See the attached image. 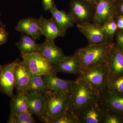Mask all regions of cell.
Listing matches in <instances>:
<instances>
[{
    "instance_id": "cell-1",
    "label": "cell",
    "mask_w": 123,
    "mask_h": 123,
    "mask_svg": "<svg viewBox=\"0 0 123 123\" xmlns=\"http://www.w3.org/2000/svg\"><path fill=\"white\" fill-rule=\"evenodd\" d=\"M100 93L78 77L73 83L68 111L78 118L82 109L89 104L98 101Z\"/></svg>"
},
{
    "instance_id": "cell-2",
    "label": "cell",
    "mask_w": 123,
    "mask_h": 123,
    "mask_svg": "<svg viewBox=\"0 0 123 123\" xmlns=\"http://www.w3.org/2000/svg\"><path fill=\"white\" fill-rule=\"evenodd\" d=\"M114 43L89 45L77 49L75 53L81 62L82 70L107 64V56Z\"/></svg>"
},
{
    "instance_id": "cell-3",
    "label": "cell",
    "mask_w": 123,
    "mask_h": 123,
    "mask_svg": "<svg viewBox=\"0 0 123 123\" xmlns=\"http://www.w3.org/2000/svg\"><path fill=\"white\" fill-rule=\"evenodd\" d=\"M43 95L46 106L42 120L45 123H50L56 117L68 111L70 94L48 90Z\"/></svg>"
},
{
    "instance_id": "cell-4",
    "label": "cell",
    "mask_w": 123,
    "mask_h": 123,
    "mask_svg": "<svg viewBox=\"0 0 123 123\" xmlns=\"http://www.w3.org/2000/svg\"><path fill=\"white\" fill-rule=\"evenodd\" d=\"M79 77L100 93L107 88L110 81L107 64L100 65L82 70Z\"/></svg>"
},
{
    "instance_id": "cell-5",
    "label": "cell",
    "mask_w": 123,
    "mask_h": 123,
    "mask_svg": "<svg viewBox=\"0 0 123 123\" xmlns=\"http://www.w3.org/2000/svg\"><path fill=\"white\" fill-rule=\"evenodd\" d=\"M23 61L33 75L56 76L53 66L39 52L21 54Z\"/></svg>"
},
{
    "instance_id": "cell-6",
    "label": "cell",
    "mask_w": 123,
    "mask_h": 123,
    "mask_svg": "<svg viewBox=\"0 0 123 123\" xmlns=\"http://www.w3.org/2000/svg\"><path fill=\"white\" fill-rule=\"evenodd\" d=\"M94 12V6L85 0L70 1L69 13L77 25L92 22Z\"/></svg>"
},
{
    "instance_id": "cell-7",
    "label": "cell",
    "mask_w": 123,
    "mask_h": 123,
    "mask_svg": "<svg viewBox=\"0 0 123 123\" xmlns=\"http://www.w3.org/2000/svg\"><path fill=\"white\" fill-rule=\"evenodd\" d=\"M77 25L78 29L86 38L88 44L113 43V39L108 36L101 25L90 22Z\"/></svg>"
},
{
    "instance_id": "cell-8",
    "label": "cell",
    "mask_w": 123,
    "mask_h": 123,
    "mask_svg": "<svg viewBox=\"0 0 123 123\" xmlns=\"http://www.w3.org/2000/svg\"><path fill=\"white\" fill-rule=\"evenodd\" d=\"M19 62L17 59L5 65H0V91L10 98L13 96L15 87L14 70Z\"/></svg>"
},
{
    "instance_id": "cell-9",
    "label": "cell",
    "mask_w": 123,
    "mask_h": 123,
    "mask_svg": "<svg viewBox=\"0 0 123 123\" xmlns=\"http://www.w3.org/2000/svg\"><path fill=\"white\" fill-rule=\"evenodd\" d=\"M117 14L115 0H99L95 6L92 22L102 25Z\"/></svg>"
},
{
    "instance_id": "cell-10",
    "label": "cell",
    "mask_w": 123,
    "mask_h": 123,
    "mask_svg": "<svg viewBox=\"0 0 123 123\" xmlns=\"http://www.w3.org/2000/svg\"><path fill=\"white\" fill-rule=\"evenodd\" d=\"M99 103L104 107L111 109L123 117V94L111 90L108 87L100 93Z\"/></svg>"
},
{
    "instance_id": "cell-11",
    "label": "cell",
    "mask_w": 123,
    "mask_h": 123,
    "mask_svg": "<svg viewBox=\"0 0 123 123\" xmlns=\"http://www.w3.org/2000/svg\"><path fill=\"white\" fill-rule=\"evenodd\" d=\"M107 64L110 81L123 76V54L115 43L108 55Z\"/></svg>"
},
{
    "instance_id": "cell-12",
    "label": "cell",
    "mask_w": 123,
    "mask_h": 123,
    "mask_svg": "<svg viewBox=\"0 0 123 123\" xmlns=\"http://www.w3.org/2000/svg\"><path fill=\"white\" fill-rule=\"evenodd\" d=\"M53 67L56 73L79 75L81 73V62L77 55L74 53L72 55L65 56Z\"/></svg>"
},
{
    "instance_id": "cell-13",
    "label": "cell",
    "mask_w": 123,
    "mask_h": 123,
    "mask_svg": "<svg viewBox=\"0 0 123 123\" xmlns=\"http://www.w3.org/2000/svg\"><path fill=\"white\" fill-rule=\"evenodd\" d=\"M33 74L24 62H19L14 70L15 88L18 93L25 94Z\"/></svg>"
},
{
    "instance_id": "cell-14",
    "label": "cell",
    "mask_w": 123,
    "mask_h": 123,
    "mask_svg": "<svg viewBox=\"0 0 123 123\" xmlns=\"http://www.w3.org/2000/svg\"><path fill=\"white\" fill-rule=\"evenodd\" d=\"M103 109L99 101L89 104L81 110L78 117L80 123H101Z\"/></svg>"
},
{
    "instance_id": "cell-15",
    "label": "cell",
    "mask_w": 123,
    "mask_h": 123,
    "mask_svg": "<svg viewBox=\"0 0 123 123\" xmlns=\"http://www.w3.org/2000/svg\"><path fill=\"white\" fill-rule=\"evenodd\" d=\"M15 30L25 33L34 39H39L42 35L39 19L29 17L21 20L18 23Z\"/></svg>"
},
{
    "instance_id": "cell-16",
    "label": "cell",
    "mask_w": 123,
    "mask_h": 123,
    "mask_svg": "<svg viewBox=\"0 0 123 123\" xmlns=\"http://www.w3.org/2000/svg\"><path fill=\"white\" fill-rule=\"evenodd\" d=\"M38 45L39 53L52 66L65 56L61 49L56 46L53 41L46 39L45 42Z\"/></svg>"
},
{
    "instance_id": "cell-17",
    "label": "cell",
    "mask_w": 123,
    "mask_h": 123,
    "mask_svg": "<svg viewBox=\"0 0 123 123\" xmlns=\"http://www.w3.org/2000/svg\"><path fill=\"white\" fill-rule=\"evenodd\" d=\"M42 77L48 90L71 94L74 81L61 79L54 75H44Z\"/></svg>"
},
{
    "instance_id": "cell-18",
    "label": "cell",
    "mask_w": 123,
    "mask_h": 123,
    "mask_svg": "<svg viewBox=\"0 0 123 123\" xmlns=\"http://www.w3.org/2000/svg\"><path fill=\"white\" fill-rule=\"evenodd\" d=\"M39 20L42 35L46 37V39L54 42L56 38L66 35V32L60 28L52 18L47 19L41 16Z\"/></svg>"
},
{
    "instance_id": "cell-19",
    "label": "cell",
    "mask_w": 123,
    "mask_h": 123,
    "mask_svg": "<svg viewBox=\"0 0 123 123\" xmlns=\"http://www.w3.org/2000/svg\"><path fill=\"white\" fill-rule=\"evenodd\" d=\"M25 95L28 101L29 112L42 120L46 106L44 95L36 92H26Z\"/></svg>"
},
{
    "instance_id": "cell-20",
    "label": "cell",
    "mask_w": 123,
    "mask_h": 123,
    "mask_svg": "<svg viewBox=\"0 0 123 123\" xmlns=\"http://www.w3.org/2000/svg\"><path fill=\"white\" fill-rule=\"evenodd\" d=\"M49 11L53 20L64 31L66 32L68 29L73 27L75 23L69 12H66L63 10H59L55 2Z\"/></svg>"
},
{
    "instance_id": "cell-21",
    "label": "cell",
    "mask_w": 123,
    "mask_h": 123,
    "mask_svg": "<svg viewBox=\"0 0 123 123\" xmlns=\"http://www.w3.org/2000/svg\"><path fill=\"white\" fill-rule=\"evenodd\" d=\"M16 46L21 52V54H29L39 52L38 44L35 40L30 36L23 33Z\"/></svg>"
},
{
    "instance_id": "cell-22",
    "label": "cell",
    "mask_w": 123,
    "mask_h": 123,
    "mask_svg": "<svg viewBox=\"0 0 123 123\" xmlns=\"http://www.w3.org/2000/svg\"><path fill=\"white\" fill-rule=\"evenodd\" d=\"M10 111L14 115L29 111L28 101L25 94L18 93L12 97Z\"/></svg>"
},
{
    "instance_id": "cell-23",
    "label": "cell",
    "mask_w": 123,
    "mask_h": 123,
    "mask_svg": "<svg viewBox=\"0 0 123 123\" xmlns=\"http://www.w3.org/2000/svg\"><path fill=\"white\" fill-rule=\"evenodd\" d=\"M48 90L42 76L33 75L27 87V92H36L44 94Z\"/></svg>"
},
{
    "instance_id": "cell-24",
    "label": "cell",
    "mask_w": 123,
    "mask_h": 123,
    "mask_svg": "<svg viewBox=\"0 0 123 123\" xmlns=\"http://www.w3.org/2000/svg\"><path fill=\"white\" fill-rule=\"evenodd\" d=\"M102 107L103 114L101 123H123L122 116L113 110Z\"/></svg>"
},
{
    "instance_id": "cell-25",
    "label": "cell",
    "mask_w": 123,
    "mask_h": 123,
    "mask_svg": "<svg viewBox=\"0 0 123 123\" xmlns=\"http://www.w3.org/2000/svg\"><path fill=\"white\" fill-rule=\"evenodd\" d=\"M50 123H80V122L77 117L67 111L56 117Z\"/></svg>"
},
{
    "instance_id": "cell-26",
    "label": "cell",
    "mask_w": 123,
    "mask_h": 123,
    "mask_svg": "<svg viewBox=\"0 0 123 123\" xmlns=\"http://www.w3.org/2000/svg\"><path fill=\"white\" fill-rule=\"evenodd\" d=\"M102 26L108 36L113 39L118 31L117 25L114 18L107 20Z\"/></svg>"
},
{
    "instance_id": "cell-27",
    "label": "cell",
    "mask_w": 123,
    "mask_h": 123,
    "mask_svg": "<svg viewBox=\"0 0 123 123\" xmlns=\"http://www.w3.org/2000/svg\"><path fill=\"white\" fill-rule=\"evenodd\" d=\"M107 87L111 90L123 94V76L110 80Z\"/></svg>"
},
{
    "instance_id": "cell-28",
    "label": "cell",
    "mask_w": 123,
    "mask_h": 123,
    "mask_svg": "<svg viewBox=\"0 0 123 123\" xmlns=\"http://www.w3.org/2000/svg\"><path fill=\"white\" fill-rule=\"evenodd\" d=\"M29 111L14 115L16 123H36Z\"/></svg>"
},
{
    "instance_id": "cell-29",
    "label": "cell",
    "mask_w": 123,
    "mask_h": 123,
    "mask_svg": "<svg viewBox=\"0 0 123 123\" xmlns=\"http://www.w3.org/2000/svg\"><path fill=\"white\" fill-rule=\"evenodd\" d=\"M9 34L6 30V25L0 24V46L4 44L8 40Z\"/></svg>"
},
{
    "instance_id": "cell-30",
    "label": "cell",
    "mask_w": 123,
    "mask_h": 123,
    "mask_svg": "<svg viewBox=\"0 0 123 123\" xmlns=\"http://www.w3.org/2000/svg\"><path fill=\"white\" fill-rule=\"evenodd\" d=\"M116 35V44L120 51L123 54V31H117Z\"/></svg>"
},
{
    "instance_id": "cell-31",
    "label": "cell",
    "mask_w": 123,
    "mask_h": 123,
    "mask_svg": "<svg viewBox=\"0 0 123 123\" xmlns=\"http://www.w3.org/2000/svg\"><path fill=\"white\" fill-rule=\"evenodd\" d=\"M114 18L117 25L118 30L123 31V15L117 14Z\"/></svg>"
},
{
    "instance_id": "cell-32",
    "label": "cell",
    "mask_w": 123,
    "mask_h": 123,
    "mask_svg": "<svg viewBox=\"0 0 123 123\" xmlns=\"http://www.w3.org/2000/svg\"><path fill=\"white\" fill-rule=\"evenodd\" d=\"M117 14L123 15V0H115Z\"/></svg>"
},
{
    "instance_id": "cell-33",
    "label": "cell",
    "mask_w": 123,
    "mask_h": 123,
    "mask_svg": "<svg viewBox=\"0 0 123 123\" xmlns=\"http://www.w3.org/2000/svg\"><path fill=\"white\" fill-rule=\"evenodd\" d=\"M43 9L46 11L49 10L55 2L54 0H42Z\"/></svg>"
},
{
    "instance_id": "cell-34",
    "label": "cell",
    "mask_w": 123,
    "mask_h": 123,
    "mask_svg": "<svg viewBox=\"0 0 123 123\" xmlns=\"http://www.w3.org/2000/svg\"><path fill=\"white\" fill-rule=\"evenodd\" d=\"M7 123H16L15 117H14V114L10 113L9 117L7 121Z\"/></svg>"
},
{
    "instance_id": "cell-35",
    "label": "cell",
    "mask_w": 123,
    "mask_h": 123,
    "mask_svg": "<svg viewBox=\"0 0 123 123\" xmlns=\"http://www.w3.org/2000/svg\"><path fill=\"white\" fill-rule=\"evenodd\" d=\"M85 0L90 2L91 4L95 6V5L97 4V2H98L99 0Z\"/></svg>"
},
{
    "instance_id": "cell-36",
    "label": "cell",
    "mask_w": 123,
    "mask_h": 123,
    "mask_svg": "<svg viewBox=\"0 0 123 123\" xmlns=\"http://www.w3.org/2000/svg\"><path fill=\"white\" fill-rule=\"evenodd\" d=\"M0 15L1 14L0 13V24H2V22L1 21V19H0Z\"/></svg>"
}]
</instances>
